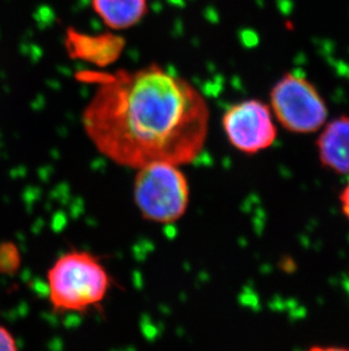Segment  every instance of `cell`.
Wrapping results in <instances>:
<instances>
[{"instance_id": "6da1fadb", "label": "cell", "mask_w": 349, "mask_h": 351, "mask_svg": "<svg viewBox=\"0 0 349 351\" xmlns=\"http://www.w3.org/2000/svg\"><path fill=\"white\" fill-rule=\"evenodd\" d=\"M96 84L82 124L101 155L122 167L152 162L186 165L208 139L210 110L205 97L184 77L158 64L139 70L81 72Z\"/></svg>"}, {"instance_id": "7a4b0ae2", "label": "cell", "mask_w": 349, "mask_h": 351, "mask_svg": "<svg viewBox=\"0 0 349 351\" xmlns=\"http://www.w3.org/2000/svg\"><path fill=\"white\" fill-rule=\"evenodd\" d=\"M48 297L56 313H86L100 307L112 278L101 261L86 250L64 252L47 272Z\"/></svg>"}, {"instance_id": "3957f363", "label": "cell", "mask_w": 349, "mask_h": 351, "mask_svg": "<svg viewBox=\"0 0 349 351\" xmlns=\"http://www.w3.org/2000/svg\"><path fill=\"white\" fill-rule=\"evenodd\" d=\"M133 199L143 219L157 224H172L188 212L191 189L181 166L152 162L136 169Z\"/></svg>"}, {"instance_id": "277c9868", "label": "cell", "mask_w": 349, "mask_h": 351, "mask_svg": "<svg viewBox=\"0 0 349 351\" xmlns=\"http://www.w3.org/2000/svg\"><path fill=\"white\" fill-rule=\"evenodd\" d=\"M271 112L283 129L309 134L322 129L329 117L326 100L313 83L300 74L286 73L270 91Z\"/></svg>"}, {"instance_id": "5b68a950", "label": "cell", "mask_w": 349, "mask_h": 351, "mask_svg": "<svg viewBox=\"0 0 349 351\" xmlns=\"http://www.w3.org/2000/svg\"><path fill=\"white\" fill-rule=\"evenodd\" d=\"M222 129L231 146L246 155L270 148L278 136L270 106L259 99L243 100L229 107L222 117Z\"/></svg>"}, {"instance_id": "8992f818", "label": "cell", "mask_w": 349, "mask_h": 351, "mask_svg": "<svg viewBox=\"0 0 349 351\" xmlns=\"http://www.w3.org/2000/svg\"><path fill=\"white\" fill-rule=\"evenodd\" d=\"M65 49L70 58L92 64L94 66L105 69L115 64L125 49V38L114 34L112 31L105 34H90L67 27Z\"/></svg>"}, {"instance_id": "52a82bcc", "label": "cell", "mask_w": 349, "mask_h": 351, "mask_svg": "<svg viewBox=\"0 0 349 351\" xmlns=\"http://www.w3.org/2000/svg\"><path fill=\"white\" fill-rule=\"evenodd\" d=\"M319 159L326 169L349 174V115L324 124L318 141Z\"/></svg>"}, {"instance_id": "ba28073f", "label": "cell", "mask_w": 349, "mask_h": 351, "mask_svg": "<svg viewBox=\"0 0 349 351\" xmlns=\"http://www.w3.org/2000/svg\"><path fill=\"white\" fill-rule=\"evenodd\" d=\"M92 10L112 31L132 29L148 14V0H91Z\"/></svg>"}, {"instance_id": "9c48e42d", "label": "cell", "mask_w": 349, "mask_h": 351, "mask_svg": "<svg viewBox=\"0 0 349 351\" xmlns=\"http://www.w3.org/2000/svg\"><path fill=\"white\" fill-rule=\"evenodd\" d=\"M0 351H20L13 335L1 325H0Z\"/></svg>"}, {"instance_id": "30bf717a", "label": "cell", "mask_w": 349, "mask_h": 351, "mask_svg": "<svg viewBox=\"0 0 349 351\" xmlns=\"http://www.w3.org/2000/svg\"><path fill=\"white\" fill-rule=\"evenodd\" d=\"M340 202H341V208L347 219H349V183L348 186L344 189L343 193L340 195Z\"/></svg>"}, {"instance_id": "8fae6325", "label": "cell", "mask_w": 349, "mask_h": 351, "mask_svg": "<svg viewBox=\"0 0 349 351\" xmlns=\"http://www.w3.org/2000/svg\"><path fill=\"white\" fill-rule=\"evenodd\" d=\"M309 351H349L346 348H340V347H313Z\"/></svg>"}]
</instances>
